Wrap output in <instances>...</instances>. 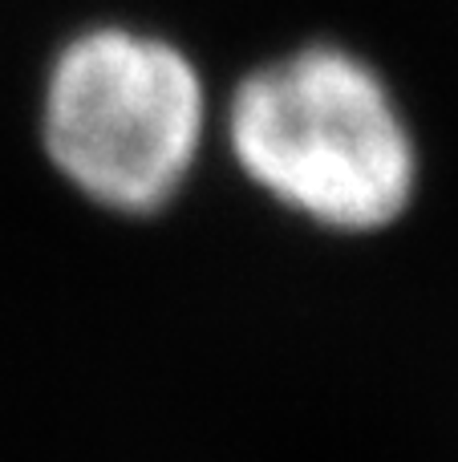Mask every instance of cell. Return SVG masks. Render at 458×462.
Here are the masks:
<instances>
[{"mask_svg": "<svg viewBox=\"0 0 458 462\" xmlns=\"http://www.w3.org/2000/svg\"><path fill=\"white\" fill-rule=\"evenodd\" d=\"M207 130V97L175 45L94 29L61 49L41 106L57 175L118 216H154L183 191Z\"/></svg>", "mask_w": 458, "mask_h": 462, "instance_id": "2", "label": "cell"}, {"mask_svg": "<svg viewBox=\"0 0 458 462\" xmlns=\"http://www.w3.org/2000/svg\"><path fill=\"white\" fill-rule=\"evenodd\" d=\"M232 159L308 224L362 236L414 199L418 154L386 81L337 45H308L248 73L227 106Z\"/></svg>", "mask_w": 458, "mask_h": 462, "instance_id": "1", "label": "cell"}]
</instances>
